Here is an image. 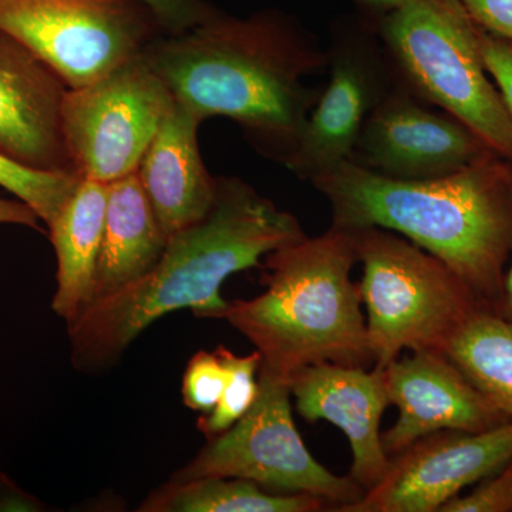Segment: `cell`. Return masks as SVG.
<instances>
[{
    "label": "cell",
    "mask_w": 512,
    "mask_h": 512,
    "mask_svg": "<svg viewBox=\"0 0 512 512\" xmlns=\"http://www.w3.org/2000/svg\"><path fill=\"white\" fill-rule=\"evenodd\" d=\"M510 461L512 420L478 433L437 431L394 456L382 483L342 512H439Z\"/></svg>",
    "instance_id": "12"
},
{
    "label": "cell",
    "mask_w": 512,
    "mask_h": 512,
    "mask_svg": "<svg viewBox=\"0 0 512 512\" xmlns=\"http://www.w3.org/2000/svg\"><path fill=\"white\" fill-rule=\"evenodd\" d=\"M109 185L80 178L49 229L57 259L52 309L67 325L94 301Z\"/></svg>",
    "instance_id": "17"
},
{
    "label": "cell",
    "mask_w": 512,
    "mask_h": 512,
    "mask_svg": "<svg viewBox=\"0 0 512 512\" xmlns=\"http://www.w3.org/2000/svg\"><path fill=\"white\" fill-rule=\"evenodd\" d=\"M512 511V461L488 477L466 497H456L439 512H507Z\"/></svg>",
    "instance_id": "24"
},
{
    "label": "cell",
    "mask_w": 512,
    "mask_h": 512,
    "mask_svg": "<svg viewBox=\"0 0 512 512\" xmlns=\"http://www.w3.org/2000/svg\"><path fill=\"white\" fill-rule=\"evenodd\" d=\"M466 124L410 93L397 80L373 110L350 161L393 180L447 177L494 156Z\"/></svg>",
    "instance_id": "11"
},
{
    "label": "cell",
    "mask_w": 512,
    "mask_h": 512,
    "mask_svg": "<svg viewBox=\"0 0 512 512\" xmlns=\"http://www.w3.org/2000/svg\"><path fill=\"white\" fill-rule=\"evenodd\" d=\"M201 123L174 103L136 170L168 238L201 220L214 202L217 177L202 161Z\"/></svg>",
    "instance_id": "16"
},
{
    "label": "cell",
    "mask_w": 512,
    "mask_h": 512,
    "mask_svg": "<svg viewBox=\"0 0 512 512\" xmlns=\"http://www.w3.org/2000/svg\"><path fill=\"white\" fill-rule=\"evenodd\" d=\"M296 412L309 423L329 421L345 433L352 450L349 477L372 490L392 467L384 451L380 421L390 406L382 367L318 363L289 379Z\"/></svg>",
    "instance_id": "15"
},
{
    "label": "cell",
    "mask_w": 512,
    "mask_h": 512,
    "mask_svg": "<svg viewBox=\"0 0 512 512\" xmlns=\"http://www.w3.org/2000/svg\"><path fill=\"white\" fill-rule=\"evenodd\" d=\"M444 355L512 420V320L474 313L448 343Z\"/></svg>",
    "instance_id": "20"
},
{
    "label": "cell",
    "mask_w": 512,
    "mask_h": 512,
    "mask_svg": "<svg viewBox=\"0 0 512 512\" xmlns=\"http://www.w3.org/2000/svg\"><path fill=\"white\" fill-rule=\"evenodd\" d=\"M308 237L291 212L237 177H217L207 214L175 232L158 264L143 278L94 301L67 325L77 372L101 373L156 320L190 309L224 318L221 295L229 276L262 268V258Z\"/></svg>",
    "instance_id": "2"
},
{
    "label": "cell",
    "mask_w": 512,
    "mask_h": 512,
    "mask_svg": "<svg viewBox=\"0 0 512 512\" xmlns=\"http://www.w3.org/2000/svg\"><path fill=\"white\" fill-rule=\"evenodd\" d=\"M0 30L49 64L69 89L143 56L167 35L143 0H0Z\"/></svg>",
    "instance_id": "8"
},
{
    "label": "cell",
    "mask_w": 512,
    "mask_h": 512,
    "mask_svg": "<svg viewBox=\"0 0 512 512\" xmlns=\"http://www.w3.org/2000/svg\"><path fill=\"white\" fill-rule=\"evenodd\" d=\"M372 22L399 83L512 164V120L483 62L480 28L460 0H409Z\"/></svg>",
    "instance_id": "5"
},
{
    "label": "cell",
    "mask_w": 512,
    "mask_h": 512,
    "mask_svg": "<svg viewBox=\"0 0 512 512\" xmlns=\"http://www.w3.org/2000/svg\"><path fill=\"white\" fill-rule=\"evenodd\" d=\"M67 92L49 64L0 30V153L39 170L76 174L63 134Z\"/></svg>",
    "instance_id": "14"
},
{
    "label": "cell",
    "mask_w": 512,
    "mask_h": 512,
    "mask_svg": "<svg viewBox=\"0 0 512 512\" xmlns=\"http://www.w3.org/2000/svg\"><path fill=\"white\" fill-rule=\"evenodd\" d=\"M478 28L512 45V0H460Z\"/></svg>",
    "instance_id": "26"
},
{
    "label": "cell",
    "mask_w": 512,
    "mask_h": 512,
    "mask_svg": "<svg viewBox=\"0 0 512 512\" xmlns=\"http://www.w3.org/2000/svg\"><path fill=\"white\" fill-rule=\"evenodd\" d=\"M412 353L382 367L390 406L399 412L392 429L382 434L387 456L437 431L478 433L510 421L446 355Z\"/></svg>",
    "instance_id": "13"
},
{
    "label": "cell",
    "mask_w": 512,
    "mask_h": 512,
    "mask_svg": "<svg viewBox=\"0 0 512 512\" xmlns=\"http://www.w3.org/2000/svg\"><path fill=\"white\" fill-rule=\"evenodd\" d=\"M367 312V338L375 367L404 349L446 353L448 343L477 308L476 293L443 261L387 229H348Z\"/></svg>",
    "instance_id": "6"
},
{
    "label": "cell",
    "mask_w": 512,
    "mask_h": 512,
    "mask_svg": "<svg viewBox=\"0 0 512 512\" xmlns=\"http://www.w3.org/2000/svg\"><path fill=\"white\" fill-rule=\"evenodd\" d=\"M143 56L175 104L201 121H235L258 153L282 165L319 99L309 80L328 67L318 40L276 12L241 19L212 9Z\"/></svg>",
    "instance_id": "1"
},
{
    "label": "cell",
    "mask_w": 512,
    "mask_h": 512,
    "mask_svg": "<svg viewBox=\"0 0 512 512\" xmlns=\"http://www.w3.org/2000/svg\"><path fill=\"white\" fill-rule=\"evenodd\" d=\"M153 12L167 35L191 28L211 12V6L202 0H143Z\"/></svg>",
    "instance_id": "27"
},
{
    "label": "cell",
    "mask_w": 512,
    "mask_h": 512,
    "mask_svg": "<svg viewBox=\"0 0 512 512\" xmlns=\"http://www.w3.org/2000/svg\"><path fill=\"white\" fill-rule=\"evenodd\" d=\"M480 50L487 72L512 120V45L480 29Z\"/></svg>",
    "instance_id": "25"
},
{
    "label": "cell",
    "mask_w": 512,
    "mask_h": 512,
    "mask_svg": "<svg viewBox=\"0 0 512 512\" xmlns=\"http://www.w3.org/2000/svg\"><path fill=\"white\" fill-rule=\"evenodd\" d=\"M39 222L36 212L22 201L0 198V225H22L40 231Z\"/></svg>",
    "instance_id": "29"
},
{
    "label": "cell",
    "mask_w": 512,
    "mask_h": 512,
    "mask_svg": "<svg viewBox=\"0 0 512 512\" xmlns=\"http://www.w3.org/2000/svg\"><path fill=\"white\" fill-rule=\"evenodd\" d=\"M311 184L328 200L335 227L387 229L439 258L477 296L501 292L512 249V164L498 154L421 181L349 160Z\"/></svg>",
    "instance_id": "3"
},
{
    "label": "cell",
    "mask_w": 512,
    "mask_h": 512,
    "mask_svg": "<svg viewBox=\"0 0 512 512\" xmlns=\"http://www.w3.org/2000/svg\"><path fill=\"white\" fill-rule=\"evenodd\" d=\"M348 229L330 225L319 237H305L266 256L261 284L252 299L229 302L224 318L255 346L261 370L289 382L318 363L375 365Z\"/></svg>",
    "instance_id": "4"
},
{
    "label": "cell",
    "mask_w": 512,
    "mask_h": 512,
    "mask_svg": "<svg viewBox=\"0 0 512 512\" xmlns=\"http://www.w3.org/2000/svg\"><path fill=\"white\" fill-rule=\"evenodd\" d=\"M167 242L137 171L110 183L94 301L148 274Z\"/></svg>",
    "instance_id": "18"
},
{
    "label": "cell",
    "mask_w": 512,
    "mask_h": 512,
    "mask_svg": "<svg viewBox=\"0 0 512 512\" xmlns=\"http://www.w3.org/2000/svg\"><path fill=\"white\" fill-rule=\"evenodd\" d=\"M254 406L224 433L207 440L197 456L170 480L235 477L269 491L322 498L330 511L357 503L366 491L339 477L312 456L296 429L289 383L259 369Z\"/></svg>",
    "instance_id": "7"
},
{
    "label": "cell",
    "mask_w": 512,
    "mask_h": 512,
    "mask_svg": "<svg viewBox=\"0 0 512 512\" xmlns=\"http://www.w3.org/2000/svg\"><path fill=\"white\" fill-rule=\"evenodd\" d=\"M326 56L328 82L285 164L309 183L352 158L370 114L397 83L375 23L365 16L333 30Z\"/></svg>",
    "instance_id": "10"
},
{
    "label": "cell",
    "mask_w": 512,
    "mask_h": 512,
    "mask_svg": "<svg viewBox=\"0 0 512 512\" xmlns=\"http://www.w3.org/2000/svg\"><path fill=\"white\" fill-rule=\"evenodd\" d=\"M173 104L144 56L69 89L63 134L76 174L110 184L134 173Z\"/></svg>",
    "instance_id": "9"
},
{
    "label": "cell",
    "mask_w": 512,
    "mask_h": 512,
    "mask_svg": "<svg viewBox=\"0 0 512 512\" xmlns=\"http://www.w3.org/2000/svg\"><path fill=\"white\" fill-rule=\"evenodd\" d=\"M45 504L0 471V512H42Z\"/></svg>",
    "instance_id": "28"
},
{
    "label": "cell",
    "mask_w": 512,
    "mask_h": 512,
    "mask_svg": "<svg viewBox=\"0 0 512 512\" xmlns=\"http://www.w3.org/2000/svg\"><path fill=\"white\" fill-rule=\"evenodd\" d=\"M504 306L512 318V265L504 282Z\"/></svg>",
    "instance_id": "31"
},
{
    "label": "cell",
    "mask_w": 512,
    "mask_h": 512,
    "mask_svg": "<svg viewBox=\"0 0 512 512\" xmlns=\"http://www.w3.org/2000/svg\"><path fill=\"white\" fill-rule=\"evenodd\" d=\"M228 382V370L217 350L195 353L183 379V402L188 409L211 413L220 403Z\"/></svg>",
    "instance_id": "23"
},
{
    "label": "cell",
    "mask_w": 512,
    "mask_h": 512,
    "mask_svg": "<svg viewBox=\"0 0 512 512\" xmlns=\"http://www.w3.org/2000/svg\"><path fill=\"white\" fill-rule=\"evenodd\" d=\"M360 9L363 16L370 20H376L399 9L409 0H353Z\"/></svg>",
    "instance_id": "30"
},
{
    "label": "cell",
    "mask_w": 512,
    "mask_h": 512,
    "mask_svg": "<svg viewBox=\"0 0 512 512\" xmlns=\"http://www.w3.org/2000/svg\"><path fill=\"white\" fill-rule=\"evenodd\" d=\"M228 370V382L220 403L211 413L204 414L198 420V430L207 440L224 433L234 426L254 406L259 392L256 373L261 369V355L258 352L247 356H237L220 346L215 349Z\"/></svg>",
    "instance_id": "22"
},
{
    "label": "cell",
    "mask_w": 512,
    "mask_h": 512,
    "mask_svg": "<svg viewBox=\"0 0 512 512\" xmlns=\"http://www.w3.org/2000/svg\"><path fill=\"white\" fill-rule=\"evenodd\" d=\"M322 498L308 494L271 493L254 481L204 477L174 481L153 491L140 512H318L329 510Z\"/></svg>",
    "instance_id": "19"
},
{
    "label": "cell",
    "mask_w": 512,
    "mask_h": 512,
    "mask_svg": "<svg viewBox=\"0 0 512 512\" xmlns=\"http://www.w3.org/2000/svg\"><path fill=\"white\" fill-rule=\"evenodd\" d=\"M79 183V175L39 170L0 153V187L35 211L46 227L52 224Z\"/></svg>",
    "instance_id": "21"
}]
</instances>
